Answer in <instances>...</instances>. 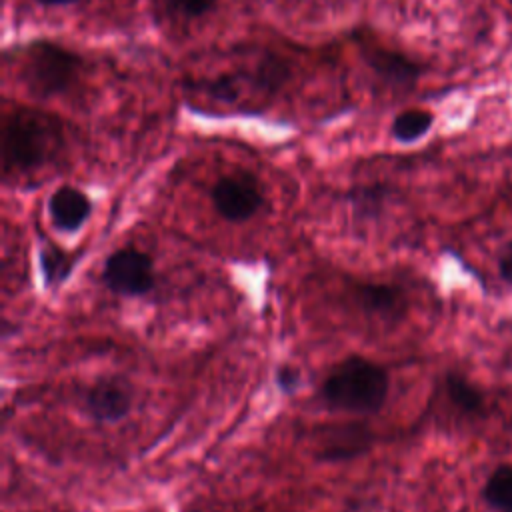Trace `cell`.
<instances>
[{"label":"cell","instance_id":"6da1fadb","mask_svg":"<svg viewBox=\"0 0 512 512\" xmlns=\"http://www.w3.org/2000/svg\"><path fill=\"white\" fill-rule=\"evenodd\" d=\"M388 388L390 380L386 370L376 362L354 354L330 370L320 396L334 410L374 414L384 406Z\"/></svg>","mask_w":512,"mask_h":512},{"label":"cell","instance_id":"7a4b0ae2","mask_svg":"<svg viewBox=\"0 0 512 512\" xmlns=\"http://www.w3.org/2000/svg\"><path fill=\"white\" fill-rule=\"evenodd\" d=\"M60 122L40 110L16 108L4 114L2 160L10 170H34L42 166L60 146Z\"/></svg>","mask_w":512,"mask_h":512},{"label":"cell","instance_id":"3957f363","mask_svg":"<svg viewBox=\"0 0 512 512\" xmlns=\"http://www.w3.org/2000/svg\"><path fill=\"white\" fill-rule=\"evenodd\" d=\"M82 58L48 40L30 42L18 60V78L32 96L48 98L66 92L80 76Z\"/></svg>","mask_w":512,"mask_h":512},{"label":"cell","instance_id":"277c9868","mask_svg":"<svg viewBox=\"0 0 512 512\" xmlns=\"http://www.w3.org/2000/svg\"><path fill=\"white\" fill-rule=\"evenodd\" d=\"M102 280L106 288L120 296H142L154 288L152 258L132 246L120 248L106 258Z\"/></svg>","mask_w":512,"mask_h":512},{"label":"cell","instance_id":"5b68a950","mask_svg":"<svg viewBox=\"0 0 512 512\" xmlns=\"http://www.w3.org/2000/svg\"><path fill=\"white\" fill-rule=\"evenodd\" d=\"M216 212L228 222L250 220L264 204L260 182L250 172L222 176L210 190Z\"/></svg>","mask_w":512,"mask_h":512},{"label":"cell","instance_id":"8992f818","mask_svg":"<svg viewBox=\"0 0 512 512\" xmlns=\"http://www.w3.org/2000/svg\"><path fill=\"white\" fill-rule=\"evenodd\" d=\"M132 406V394L120 380H100L86 396V410L96 422H118Z\"/></svg>","mask_w":512,"mask_h":512},{"label":"cell","instance_id":"52a82bcc","mask_svg":"<svg viewBox=\"0 0 512 512\" xmlns=\"http://www.w3.org/2000/svg\"><path fill=\"white\" fill-rule=\"evenodd\" d=\"M90 212V198L74 186H60L48 198V214L58 230L76 232L88 220Z\"/></svg>","mask_w":512,"mask_h":512},{"label":"cell","instance_id":"ba28073f","mask_svg":"<svg viewBox=\"0 0 512 512\" xmlns=\"http://www.w3.org/2000/svg\"><path fill=\"white\" fill-rule=\"evenodd\" d=\"M362 50H364L366 62L376 70L378 76H382L388 82L412 84L422 72V68L416 62L408 60L400 52H392L380 46H364Z\"/></svg>","mask_w":512,"mask_h":512},{"label":"cell","instance_id":"9c48e42d","mask_svg":"<svg viewBox=\"0 0 512 512\" xmlns=\"http://www.w3.org/2000/svg\"><path fill=\"white\" fill-rule=\"evenodd\" d=\"M356 300L364 312L380 318H398L406 306L404 294L388 284H360Z\"/></svg>","mask_w":512,"mask_h":512},{"label":"cell","instance_id":"30bf717a","mask_svg":"<svg viewBox=\"0 0 512 512\" xmlns=\"http://www.w3.org/2000/svg\"><path fill=\"white\" fill-rule=\"evenodd\" d=\"M368 432L360 426L336 428L330 438L324 440V448L318 452V458L324 460H342L352 458L368 448Z\"/></svg>","mask_w":512,"mask_h":512},{"label":"cell","instance_id":"8fae6325","mask_svg":"<svg viewBox=\"0 0 512 512\" xmlns=\"http://www.w3.org/2000/svg\"><path fill=\"white\" fill-rule=\"evenodd\" d=\"M444 384H446V394L456 408H460L462 412H468V414L484 412L482 392L472 382H468L462 374L448 372Z\"/></svg>","mask_w":512,"mask_h":512},{"label":"cell","instance_id":"7c38bea8","mask_svg":"<svg viewBox=\"0 0 512 512\" xmlns=\"http://www.w3.org/2000/svg\"><path fill=\"white\" fill-rule=\"evenodd\" d=\"M486 504L498 512H512V466H498L482 488Z\"/></svg>","mask_w":512,"mask_h":512},{"label":"cell","instance_id":"4fadbf2b","mask_svg":"<svg viewBox=\"0 0 512 512\" xmlns=\"http://www.w3.org/2000/svg\"><path fill=\"white\" fill-rule=\"evenodd\" d=\"M432 122H434V116L428 110H420V108L404 110L392 122V136L402 144L416 142L424 134H428Z\"/></svg>","mask_w":512,"mask_h":512},{"label":"cell","instance_id":"5bb4252c","mask_svg":"<svg viewBox=\"0 0 512 512\" xmlns=\"http://www.w3.org/2000/svg\"><path fill=\"white\" fill-rule=\"evenodd\" d=\"M40 270L44 276V282L48 286H56L64 282L72 270V260L68 254L58 250L56 246H44L40 250Z\"/></svg>","mask_w":512,"mask_h":512},{"label":"cell","instance_id":"9a60e30c","mask_svg":"<svg viewBox=\"0 0 512 512\" xmlns=\"http://www.w3.org/2000/svg\"><path fill=\"white\" fill-rule=\"evenodd\" d=\"M164 2L172 12L188 18H196L208 12L216 4V0H164Z\"/></svg>","mask_w":512,"mask_h":512},{"label":"cell","instance_id":"2e32d148","mask_svg":"<svg viewBox=\"0 0 512 512\" xmlns=\"http://www.w3.org/2000/svg\"><path fill=\"white\" fill-rule=\"evenodd\" d=\"M300 382H302L300 372H298L294 366L286 364V366H282V368L276 370V384L280 386L282 392L292 394V392L300 386Z\"/></svg>","mask_w":512,"mask_h":512},{"label":"cell","instance_id":"e0dca14e","mask_svg":"<svg viewBox=\"0 0 512 512\" xmlns=\"http://www.w3.org/2000/svg\"><path fill=\"white\" fill-rule=\"evenodd\" d=\"M498 272H500V278L510 282L512 284V242L504 244V248L500 250V256H498Z\"/></svg>","mask_w":512,"mask_h":512},{"label":"cell","instance_id":"ac0fdd59","mask_svg":"<svg viewBox=\"0 0 512 512\" xmlns=\"http://www.w3.org/2000/svg\"><path fill=\"white\" fill-rule=\"evenodd\" d=\"M42 6H68V4H76L78 0H36Z\"/></svg>","mask_w":512,"mask_h":512}]
</instances>
